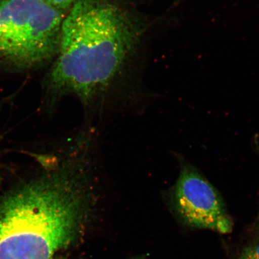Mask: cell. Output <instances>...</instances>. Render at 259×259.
I'll return each instance as SVG.
<instances>
[{
    "label": "cell",
    "instance_id": "obj_3",
    "mask_svg": "<svg viewBox=\"0 0 259 259\" xmlns=\"http://www.w3.org/2000/svg\"><path fill=\"white\" fill-rule=\"evenodd\" d=\"M65 16L47 0H5L0 8V60L30 67L56 58Z\"/></svg>",
    "mask_w": 259,
    "mask_h": 259
},
{
    "label": "cell",
    "instance_id": "obj_1",
    "mask_svg": "<svg viewBox=\"0 0 259 259\" xmlns=\"http://www.w3.org/2000/svg\"><path fill=\"white\" fill-rule=\"evenodd\" d=\"M150 27L125 0H78L64 19L49 92L86 106L106 96L131 72Z\"/></svg>",
    "mask_w": 259,
    "mask_h": 259
},
{
    "label": "cell",
    "instance_id": "obj_6",
    "mask_svg": "<svg viewBox=\"0 0 259 259\" xmlns=\"http://www.w3.org/2000/svg\"><path fill=\"white\" fill-rule=\"evenodd\" d=\"M238 259H259V242L245 248Z\"/></svg>",
    "mask_w": 259,
    "mask_h": 259
},
{
    "label": "cell",
    "instance_id": "obj_8",
    "mask_svg": "<svg viewBox=\"0 0 259 259\" xmlns=\"http://www.w3.org/2000/svg\"><path fill=\"white\" fill-rule=\"evenodd\" d=\"M134 259H141V258H134Z\"/></svg>",
    "mask_w": 259,
    "mask_h": 259
},
{
    "label": "cell",
    "instance_id": "obj_2",
    "mask_svg": "<svg viewBox=\"0 0 259 259\" xmlns=\"http://www.w3.org/2000/svg\"><path fill=\"white\" fill-rule=\"evenodd\" d=\"M90 210L71 178L47 171L0 200V259H53L79 237Z\"/></svg>",
    "mask_w": 259,
    "mask_h": 259
},
{
    "label": "cell",
    "instance_id": "obj_7",
    "mask_svg": "<svg viewBox=\"0 0 259 259\" xmlns=\"http://www.w3.org/2000/svg\"><path fill=\"white\" fill-rule=\"evenodd\" d=\"M5 1V0H0V8L2 7V6L3 5V3H4Z\"/></svg>",
    "mask_w": 259,
    "mask_h": 259
},
{
    "label": "cell",
    "instance_id": "obj_4",
    "mask_svg": "<svg viewBox=\"0 0 259 259\" xmlns=\"http://www.w3.org/2000/svg\"><path fill=\"white\" fill-rule=\"evenodd\" d=\"M170 201L179 218L187 226L227 234L233 223L220 194L191 165L183 163Z\"/></svg>",
    "mask_w": 259,
    "mask_h": 259
},
{
    "label": "cell",
    "instance_id": "obj_5",
    "mask_svg": "<svg viewBox=\"0 0 259 259\" xmlns=\"http://www.w3.org/2000/svg\"><path fill=\"white\" fill-rule=\"evenodd\" d=\"M47 1L53 7L66 15L78 0H47Z\"/></svg>",
    "mask_w": 259,
    "mask_h": 259
}]
</instances>
